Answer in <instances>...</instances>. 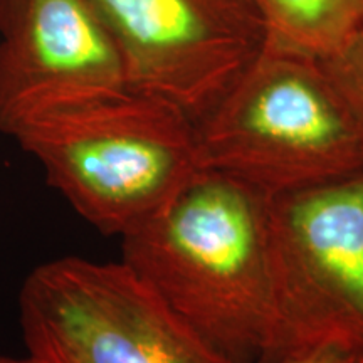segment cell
Segmentation results:
<instances>
[{
    "label": "cell",
    "instance_id": "6da1fadb",
    "mask_svg": "<svg viewBox=\"0 0 363 363\" xmlns=\"http://www.w3.org/2000/svg\"><path fill=\"white\" fill-rule=\"evenodd\" d=\"M269 197L201 172L121 235L125 262L214 350L259 363L269 323Z\"/></svg>",
    "mask_w": 363,
    "mask_h": 363
},
{
    "label": "cell",
    "instance_id": "7a4b0ae2",
    "mask_svg": "<svg viewBox=\"0 0 363 363\" xmlns=\"http://www.w3.org/2000/svg\"><path fill=\"white\" fill-rule=\"evenodd\" d=\"M7 136L104 235L121 238L202 172L192 118L130 86L45 104Z\"/></svg>",
    "mask_w": 363,
    "mask_h": 363
},
{
    "label": "cell",
    "instance_id": "3957f363",
    "mask_svg": "<svg viewBox=\"0 0 363 363\" xmlns=\"http://www.w3.org/2000/svg\"><path fill=\"white\" fill-rule=\"evenodd\" d=\"M202 172L264 197L363 174V133L318 59L266 45L194 120Z\"/></svg>",
    "mask_w": 363,
    "mask_h": 363
},
{
    "label": "cell",
    "instance_id": "277c9868",
    "mask_svg": "<svg viewBox=\"0 0 363 363\" xmlns=\"http://www.w3.org/2000/svg\"><path fill=\"white\" fill-rule=\"evenodd\" d=\"M269 323L259 363L363 345V174L269 197Z\"/></svg>",
    "mask_w": 363,
    "mask_h": 363
},
{
    "label": "cell",
    "instance_id": "5b68a950",
    "mask_svg": "<svg viewBox=\"0 0 363 363\" xmlns=\"http://www.w3.org/2000/svg\"><path fill=\"white\" fill-rule=\"evenodd\" d=\"M19 321L35 363H233L121 261L65 256L34 267Z\"/></svg>",
    "mask_w": 363,
    "mask_h": 363
},
{
    "label": "cell",
    "instance_id": "8992f818",
    "mask_svg": "<svg viewBox=\"0 0 363 363\" xmlns=\"http://www.w3.org/2000/svg\"><path fill=\"white\" fill-rule=\"evenodd\" d=\"M115 40L126 84L195 120L266 44L257 0H89Z\"/></svg>",
    "mask_w": 363,
    "mask_h": 363
},
{
    "label": "cell",
    "instance_id": "52a82bcc",
    "mask_svg": "<svg viewBox=\"0 0 363 363\" xmlns=\"http://www.w3.org/2000/svg\"><path fill=\"white\" fill-rule=\"evenodd\" d=\"M125 86L89 0H0V133L45 104Z\"/></svg>",
    "mask_w": 363,
    "mask_h": 363
},
{
    "label": "cell",
    "instance_id": "ba28073f",
    "mask_svg": "<svg viewBox=\"0 0 363 363\" xmlns=\"http://www.w3.org/2000/svg\"><path fill=\"white\" fill-rule=\"evenodd\" d=\"M266 45L318 61L333 56L363 26V0H257Z\"/></svg>",
    "mask_w": 363,
    "mask_h": 363
},
{
    "label": "cell",
    "instance_id": "9c48e42d",
    "mask_svg": "<svg viewBox=\"0 0 363 363\" xmlns=\"http://www.w3.org/2000/svg\"><path fill=\"white\" fill-rule=\"evenodd\" d=\"M363 133V26L333 56L321 61Z\"/></svg>",
    "mask_w": 363,
    "mask_h": 363
},
{
    "label": "cell",
    "instance_id": "30bf717a",
    "mask_svg": "<svg viewBox=\"0 0 363 363\" xmlns=\"http://www.w3.org/2000/svg\"><path fill=\"white\" fill-rule=\"evenodd\" d=\"M281 363H363V345H325Z\"/></svg>",
    "mask_w": 363,
    "mask_h": 363
},
{
    "label": "cell",
    "instance_id": "8fae6325",
    "mask_svg": "<svg viewBox=\"0 0 363 363\" xmlns=\"http://www.w3.org/2000/svg\"><path fill=\"white\" fill-rule=\"evenodd\" d=\"M0 363H35L29 355L24 357H12V355H0Z\"/></svg>",
    "mask_w": 363,
    "mask_h": 363
}]
</instances>
